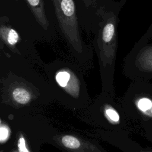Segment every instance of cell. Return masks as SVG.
<instances>
[{
	"instance_id": "1",
	"label": "cell",
	"mask_w": 152,
	"mask_h": 152,
	"mask_svg": "<svg viewBox=\"0 0 152 152\" xmlns=\"http://www.w3.org/2000/svg\"><path fill=\"white\" fill-rule=\"evenodd\" d=\"M126 0H98L92 10L91 46L97 57L100 78L104 88L113 87L118 49L119 14Z\"/></svg>"
},
{
	"instance_id": "2",
	"label": "cell",
	"mask_w": 152,
	"mask_h": 152,
	"mask_svg": "<svg viewBox=\"0 0 152 152\" xmlns=\"http://www.w3.org/2000/svg\"><path fill=\"white\" fill-rule=\"evenodd\" d=\"M59 28L76 64L86 69L90 65L91 50L84 42L79 27L74 0H52Z\"/></svg>"
},
{
	"instance_id": "3",
	"label": "cell",
	"mask_w": 152,
	"mask_h": 152,
	"mask_svg": "<svg viewBox=\"0 0 152 152\" xmlns=\"http://www.w3.org/2000/svg\"><path fill=\"white\" fill-rule=\"evenodd\" d=\"M123 73L134 80L143 78L148 72H152V45L144 46L136 43L124 59Z\"/></svg>"
},
{
	"instance_id": "4",
	"label": "cell",
	"mask_w": 152,
	"mask_h": 152,
	"mask_svg": "<svg viewBox=\"0 0 152 152\" xmlns=\"http://www.w3.org/2000/svg\"><path fill=\"white\" fill-rule=\"evenodd\" d=\"M0 40L1 48L6 46L12 53L20 55L18 45L21 42V37L15 29L9 23V18L2 16L0 18Z\"/></svg>"
},
{
	"instance_id": "5",
	"label": "cell",
	"mask_w": 152,
	"mask_h": 152,
	"mask_svg": "<svg viewBox=\"0 0 152 152\" xmlns=\"http://www.w3.org/2000/svg\"><path fill=\"white\" fill-rule=\"evenodd\" d=\"M28 8L32 12L38 24L44 29L47 30L49 23L47 18L43 0H25Z\"/></svg>"
},
{
	"instance_id": "6",
	"label": "cell",
	"mask_w": 152,
	"mask_h": 152,
	"mask_svg": "<svg viewBox=\"0 0 152 152\" xmlns=\"http://www.w3.org/2000/svg\"><path fill=\"white\" fill-rule=\"evenodd\" d=\"M135 104L141 113L147 119H152V96L148 94H141L137 97Z\"/></svg>"
},
{
	"instance_id": "7",
	"label": "cell",
	"mask_w": 152,
	"mask_h": 152,
	"mask_svg": "<svg viewBox=\"0 0 152 152\" xmlns=\"http://www.w3.org/2000/svg\"><path fill=\"white\" fill-rule=\"evenodd\" d=\"M61 140L64 146L70 149H76L80 145L79 140L71 135H65L62 138Z\"/></svg>"
},
{
	"instance_id": "8",
	"label": "cell",
	"mask_w": 152,
	"mask_h": 152,
	"mask_svg": "<svg viewBox=\"0 0 152 152\" xmlns=\"http://www.w3.org/2000/svg\"><path fill=\"white\" fill-rule=\"evenodd\" d=\"M107 116L113 121L118 122L119 120V115L118 112L112 107L107 108L106 110Z\"/></svg>"
},
{
	"instance_id": "9",
	"label": "cell",
	"mask_w": 152,
	"mask_h": 152,
	"mask_svg": "<svg viewBox=\"0 0 152 152\" xmlns=\"http://www.w3.org/2000/svg\"><path fill=\"white\" fill-rule=\"evenodd\" d=\"M18 148L19 152H30L26 145V141L23 137H21L18 141Z\"/></svg>"
},
{
	"instance_id": "10",
	"label": "cell",
	"mask_w": 152,
	"mask_h": 152,
	"mask_svg": "<svg viewBox=\"0 0 152 152\" xmlns=\"http://www.w3.org/2000/svg\"><path fill=\"white\" fill-rule=\"evenodd\" d=\"M86 9L93 10L97 4L98 0H81Z\"/></svg>"
},
{
	"instance_id": "11",
	"label": "cell",
	"mask_w": 152,
	"mask_h": 152,
	"mask_svg": "<svg viewBox=\"0 0 152 152\" xmlns=\"http://www.w3.org/2000/svg\"><path fill=\"white\" fill-rule=\"evenodd\" d=\"M9 136V131L5 126H1V141L2 142L6 140Z\"/></svg>"
},
{
	"instance_id": "12",
	"label": "cell",
	"mask_w": 152,
	"mask_h": 152,
	"mask_svg": "<svg viewBox=\"0 0 152 152\" xmlns=\"http://www.w3.org/2000/svg\"><path fill=\"white\" fill-rule=\"evenodd\" d=\"M14 1H18V0H14Z\"/></svg>"
},
{
	"instance_id": "13",
	"label": "cell",
	"mask_w": 152,
	"mask_h": 152,
	"mask_svg": "<svg viewBox=\"0 0 152 152\" xmlns=\"http://www.w3.org/2000/svg\"><path fill=\"white\" fill-rule=\"evenodd\" d=\"M148 152V151H147ZM148 152H152V151H148Z\"/></svg>"
}]
</instances>
